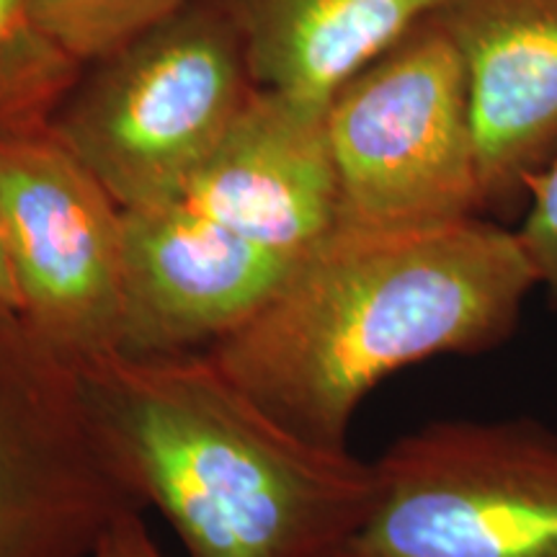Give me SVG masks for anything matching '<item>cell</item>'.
Listing matches in <instances>:
<instances>
[{"label": "cell", "mask_w": 557, "mask_h": 557, "mask_svg": "<svg viewBox=\"0 0 557 557\" xmlns=\"http://www.w3.org/2000/svg\"><path fill=\"white\" fill-rule=\"evenodd\" d=\"M513 233L524 248L537 287L557 305V156L529 178L524 214Z\"/></svg>", "instance_id": "5bb4252c"}, {"label": "cell", "mask_w": 557, "mask_h": 557, "mask_svg": "<svg viewBox=\"0 0 557 557\" xmlns=\"http://www.w3.org/2000/svg\"><path fill=\"white\" fill-rule=\"evenodd\" d=\"M297 261L173 199L124 209V357L207 351L274 295Z\"/></svg>", "instance_id": "ba28073f"}, {"label": "cell", "mask_w": 557, "mask_h": 557, "mask_svg": "<svg viewBox=\"0 0 557 557\" xmlns=\"http://www.w3.org/2000/svg\"><path fill=\"white\" fill-rule=\"evenodd\" d=\"M143 508L96 436L78 377L24 320L0 323V557H94Z\"/></svg>", "instance_id": "52a82bcc"}, {"label": "cell", "mask_w": 557, "mask_h": 557, "mask_svg": "<svg viewBox=\"0 0 557 557\" xmlns=\"http://www.w3.org/2000/svg\"><path fill=\"white\" fill-rule=\"evenodd\" d=\"M253 90L233 21L214 0H186L88 62L50 127L122 209L165 205Z\"/></svg>", "instance_id": "3957f363"}, {"label": "cell", "mask_w": 557, "mask_h": 557, "mask_svg": "<svg viewBox=\"0 0 557 557\" xmlns=\"http://www.w3.org/2000/svg\"><path fill=\"white\" fill-rule=\"evenodd\" d=\"M325 129L338 225L416 227L485 214L468 70L438 13L333 96Z\"/></svg>", "instance_id": "5b68a950"}, {"label": "cell", "mask_w": 557, "mask_h": 557, "mask_svg": "<svg viewBox=\"0 0 557 557\" xmlns=\"http://www.w3.org/2000/svg\"><path fill=\"white\" fill-rule=\"evenodd\" d=\"M75 377L124 485L189 557H329L372 506V462L284 426L205 351L116 354Z\"/></svg>", "instance_id": "7a4b0ae2"}, {"label": "cell", "mask_w": 557, "mask_h": 557, "mask_svg": "<svg viewBox=\"0 0 557 557\" xmlns=\"http://www.w3.org/2000/svg\"><path fill=\"white\" fill-rule=\"evenodd\" d=\"M246 50L250 78L325 111L333 96L447 0H214Z\"/></svg>", "instance_id": "8fae6325"}, {"label": "cell", "mask_w": 557, "mask_h": 557, "mask_svg": "<svg viewBox=\"0 0 557 557\" xmlns=\"http://www.w3.org/2000/svg\"><path fill=\"white\" fill-rule=\"evenodd\" d=\"M178 199L243 238L299 261L338 227V178L325 111L256 86Z\"/></svg>", "instance_id": "9c48e42d"}, {"label": "cell", "mask_w": 557, "mask_h": 557, "mask_svg": "<svg viewBox=\"0 0 557 557\" xmlns=\"http://www.w3.org/2000/svg\"><path fill=\"white\" fill-rule=\"evenodd\" d=\"M3 320H21V292L13 271L9 238H5L3 212H0V323Z\"/></svg>", "instance_id": "2e32d148"}, {"label": "cell", "mask_w": 557, "mask_h": 557, "mask_svg": "<svg viewBox=\"0 0 557 557\" xmlns=\"http://www.w3.org/2000/svg\"><path fill=\"white\" fill-rule=\"evenodd\" d=\"M470 83L485 214L524 207L557 156V0H447Z\"/></svg>", "instance_id": "30bf717a"}, {"label": "cell", "mask_w": 557, "mask_h": 557, "mask_svg": "<svg viewBox=\"0 0 557 557\" xmlns=\"http://www.w3.org/2000/svg\"><path fill=\"white\" fill-rule=\"evenodd\" d=\"M374 465V498L329 557H557V431L434 421Z\"/></svg>", "instance_id": "277c9868"}, {"label": "cell", "mask_w": 557, "mask_h": 557, "mask_svg": "<svg viewBox=\"0 0 557 557\" xmlns=\"http://www.w3.org/2000/svg\"><path fill=\"white\" fill-rule=\"evenodd\" d=\"M81 70L34 32L29 0H0V127L50 122Z\"/></svg>", "instance_id": "7c38bea8"}, {"label": "cell", "mask_w": 557, "mask_h": 557, "mask_svg": "<svg viewBox=\"0 0 557 557\" xmlns=\"http://www.w3.org/2000/svg\"><path fill=\"white\" fill-rule=\"evenodd\" d=\"M186 0H29V21L54 50L86 67Z\"/></svg>", "instance_id": "4fadbf2b"}, {"label": "cell", "mask_w": 557, "mask_h": 557, "mask_svg": "<svg viewBox=\"0 0 557 557\" xmlns=\"http://www.w3.org/2000/svg\"><path fill=\"white\" fill-rule=\"evenodd\" d=\"M0 212L26 329L73 372L122 354L124 209L50 124L0 129Z\"/></svg>", "instance_id": "8992f818"}, {"label": "cell", "mask_w": 557, "mask_h": 557, "mask_svg": "<svg viewBox=\"0 0 557 557\" xmlns=\"http://www.w3.org/2000/svg\"><path fill=\"white\" fill-rule=\"evenodd\" d=\"M534 289L513 227L487 214L338 225L205 354L284 426L344 449L354 413L380 382L421 361L504 346Z\"/></svg>", "instance_id": "6da1fadb"}, {"label": "cell", "mask_w": 557, "mask_h": 557, "mask_svg": "<svg viewBox=\"0 0 557 557\" xmlns=\"http://www.w3.org/2000/svg\"><path fill=\"white\" fill-rule=\"evenodd\" d=\"M143 508H129L122 517H116L114 524L107 529L94 557H165L152 540L150 529L145 527Z\"/></svg>", "instance_id": "9a60e30c"}]
</instances>
